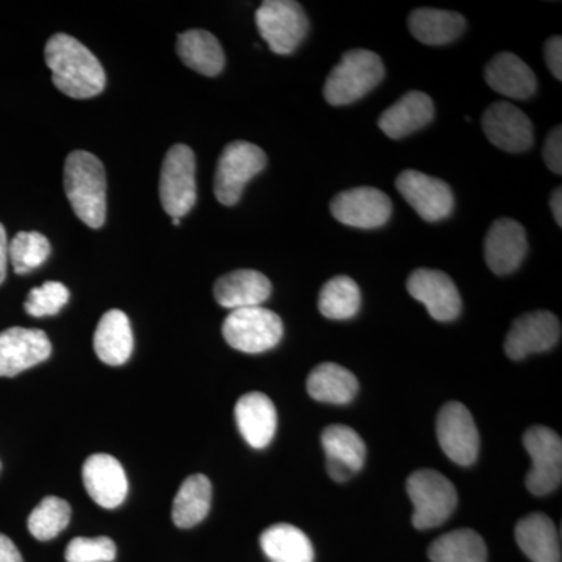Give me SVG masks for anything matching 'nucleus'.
Instances as JSON below:
<instances>
[{
    "label": "nucleus",
    "instance_id": "f257e3e1",
    "mask_svg": "<svg viewBox=\"0 0 562 562\" xmlns=\"http://www.w3.org/2000/svg\"><path fill=\"white\" fill-rule=\"evenodd\" d=\"M55 87L72 99H91L105 90L106 76L101 61L80 41L57 33L44 49Z\"/></svg>",
    "mask_w": 562,
    "mask_h": 562
},
{
    "label": "nucleus",
    "instance_id": "f03ea898",
    "mask_svg": "<svg viewBox=\"0 0 562 562\" xmlns=\"http://www.w3.org/2000/svg\"><path fill=\"white\" fill-rule=\"evenodd\" d=\"M65 191L74 213L88 227L101 228L106 217V180L101 160L76 150L65 162Z\"/></svg>",
    "mask_w": 562,
    "mask_h": 562
},
{
    "label": "nucleus",
    "instance_id": "7ed1b4c3",
    "mask_svg": "<svg viewBox=\"0 0 562 562\" xmlns=\"http://www.w3.org/2000/svg\"><path fill=\"white\" fill-rule=\"evenodd\" d=\"M384 77L382 58L375 52L355 49L344 54L325 81V101L335 106L350 105L379 87Z\"/></svg>",
    "mask_w": 562,
    "mask_h": 562
},
{
    "label": "nucleus",
    "instance_id": "20e7f679",
    "mask_svg": "<svg viewBox=\"0 0 562 562\" xmlns=\"http://www.w3.org/2000/svg\"><path fill=\"white\" fill-rule=\"evenodd\" d=\"M406 491L413 502V525L417 530L439 527L457 509L458 494L453 483L432 469L413 472L406 482Z\"/></svg>",
    "mask_w": 562,
    "mask_h": 562
},
{
    "label": "nucleus",
    "instance_id": "39448f33",
    "mask_svg": "<svg viewBox=\"0 0 562 562\" xmlns=\"http://www.w3.org/2000/svg\"><path fill=\"white\" fill-rule=\"evenodd\" d=\"M283 331L279 314L262 306L235 310L225 317L222 325V335L228 346L251 355L279 346Z\"/></svg>",
    "mask_w": 562,
    "mask_h": 562
},
{
    "label": "nucleus",
    "instance_id": "423d86ee",
    "mask_svg": "<svg viewBox=\"0 0 562 562\" xmlns=\"http://www.w3.org/2000/svg\"><path fill=\"white\" fill-rule=\"evenodd\" d=\"M268 165L265 151L247 140H235L222 151L214 176V195L225 206L241 199L244 188Z\"/></svg>",
    "mask_w": 562,
    "mask_h": 562
},
{
    "label": "nucleus",
    "instance_id": "0eeeda50",
    "mask_svg": "<svg viewBox=\"0 0 562 562\" xmlns=\"http://www.w3.org/2000/svg\"><path fill=\"white\" fill-rule=\"evenodd\" d=\"M258 31L273 54L290 55L308 33V18L294 0H266L255 13Z\"/></svg>",
    "mask_w": 562,
    "mask_h": 562
},
{
    "label": "nucleus",
    "instance_id": "6e6552de",
    "mask_svg": "<svg viewBox=\"0 0 562 562\" xmlns=\"http://www.w3.org/2000/svg\"><path fill=\"white\" fill-rule=\"evenodd\" d=\"M162 210L169 216L183 217L198 201L195 187V157L191 147L176 144L162 161L160 177Z\"/></svg>",
    "mask_w": 562,
    "mask_h": 562
},
{
    "label": "nucleus",
    "instance_id": "1a4fd4ad",
    "mask_svg": "<svg viewBox=\"0 0 562 562\" xmlns=\"http://www.w3.org/2000/svg\"><path fill=\"white\" fill-rule=\"evenodd\" d=\"M524 447L531 458L527 490L535 495H547L558 490L562 480L561 436L547 427H531L524 435Z\"/></svg>",
    "mask_w": 562,
    "mask_h": 562
},
{
    "label": "nucleus",
    "instance_id": "9d476101",
    "mask_svg": "<svg viewBox=\"0 0 562 562\" xmlns=\"http://www.w3.org/2000/svg\"><path fill=\"white\" fill-rule=\"evenodd\" d=\"M439 446L457 464L472 465L479 458L480 435L471 412L460 402L442 406L436 420Z\"/></svg>",
    "mask_w": 562,
    "mask_h": 562
},
{
    "label": "nucleus",
    "instance_id": "9b49d317",
    "mask_svg": "<svg viewBox=\"0 0 562 562\" xmlns=\"http://www.w3.org/2000/svg\"><path fill=\"white\" fill-rule=\"evenodd\" d=\"M395 187L424 221L439 222L452 214L454 198L446 181L408 169L397 177Z\"/></svg>",
    "mask_w": 562,
    "mask_h": 562
},
{
    "label": "nucleus",
    "instance_id": "f8f14e48",
    "mask_svg": "<svg viewBox=\"0 0 562 562\" xmlns=\"http://www.w3.org/2000/svg\"><path fill=\"white\" fill-rule=\"evenodd\" d=\"M335 220L349 227L380 228L391 220V199L376 188L361 187L339 192L331 201Z\"/></svg>",
    "mask_w": 562,
    "mask_h": 562
},
{
    "label": "nucleus",
    "instance_id": "ddd939ff",
    "mask_svg": "<svg viewBox=\"0 0 562 562\" xmlns=\"http://www.w3.org/2000/svg\"><path fill=\"white\" fill-rule=\"evenodd\" d=\"M561 339L560 319L550 312H532L514 321L505 341V353L514 361L553 349Z\"/></svg>",
    "mask_w": 562,
    "mask_h": 562
},
{
    "label": "nucleus",
    "instance_id": "4468645a",
    "mask_svg": "<svg viewBox=\"0 0 562 562\" xmlns=\"http://www.w3.org/2000/svg\"><path fill=\"white\" fill-rule=\"evenodd\" d=\"M406 288L413 299L424 303L432 319L452 322L460 316V291L447 273L436 269H416L406 281Z\"/></svg>",
    "mask_w": 562,
    "mask_h": 562
},
{
    "label": "nucleus",
    "instance_id": "2eb2a0df",
    "mask_svg": "<svg viewBox=\"0 0 562 562\" xmlns=\"http://www.w3.org/2000/svg\"><path fill=\"white\" fill-rule=\"evenodd\" d=\"M52 344L43 330L14 327L0 333V376H14L46 361Z\"/></svg>",
    "mask_w": 562,
    "mask_h": 562
},
{
    "label": "nucleus",
    "instance_id": "dca6fc26",
    "mask_svg": "<svg viewBox=\"0 0 562 562\" xmlns=\"http://www.w3.org/2000/svg\"><path fill=\"white\" fill-rule=\"evenodd\" d=\"M483 131L498 149L520 154L532 146V124L522 110L508 102L492 103L483 114Z\"/></svg>",
    "mask_w": 562,
    "mask_h": 562
},
{
    "label": "nucleus",
    "instance_id": "f3484780",
    "mask_svg": "<svg viewBox=\"0 0 562 562\" xmlns=\"http://www.w3.org/2000/svg\"><path fill=\"white\" fill-rule=\"evenodd\" d=\"M527 251V232L519 222L502 217L491 225L484 241V257L492 272L508 276L517 271Z\"/></svg>",
    "mask_w": 562,
    "mask_h": 562
},
{
    "label": "nucleus",
    "instance_id": "a211bd4d",
    "mask_svg": "<svg viewBox=\"0 0 562 562\" xmlns=\"http://www.w3.org/2000/svg\"><path fill=\"white\" fill-rule=\"evenodd\" d=\"M83 484L92 501L105 509H114L125 502L128 480L116 458L106 453L91 454L83 464Z\"/></svg>",
    "mask_w": 562,
    "mask_h": 562
},
{
    "label": "nucleus",
    "instance_id": "6ab92c4d",
    "mask_svg": "<svg viewBox=\"0 0 562 562\" xmlns=\"http://www.w3.org/2000/svg\"><path fill=\"white\" fill-rule=\"evenodd\" d=\"M272 284L265 273L239 269L225 273L214 284V299L222 308L241 310L261 306L271 297Z\"/></svg>",
    "mask_w": 562,
    "mask_h": 562
},
{
    "label": "nucleus",
    "instance_id": "aec40b11",
    "mask_svg": "<svg viewBox=\"0 0 562 562\" xmlns=\"http://www.w3.org/2000/svg\"><path fill=\"white\" fill-rule=\"evenodd\" d=\"M236 424L243 438L254 449H265L277 431V409L268 395L249 392L235 406Z\"/></svg>",
    "mask_w": 562,
    "mask_h": 562
},
{
    "label": "nucleus",
    "instance_id": "412c9836",
    "mask_svg": "<svg viewBox=\"0 0 562 562\" xmlns=\"http://www.w3.org/2000/svg\"><path fill=\"white\" fill-rule=\"evenodd\" d=\"M484 77L492 90L506 98L525 101L538 90V79L530 66L512 52L495 55L486 66Z\"/></svg>",
    "mask_w": 562,
    "mask_h": 562
},
{
    "label": "nucleus",
    "instance_id": "4be33fe9",
    "mask_svg": "<svg viewBox=\"0 0 562 562\" xmlns=\"http://www.w3.org/2000/svg\"><path fill=\"white\" fill-rule=\"evenodd\" d=\"M432 117L435 105L430 95L422 91H409L384 111L379 127L390 138L401 139L430 124Z\"/></svg>",
    "mask_w": 562,
    "mask_h": 562
},
{
    "label": "nucleus",
    "instance_id": "5701e85b",
    "mask_svg": "<svg viewBox=\"0 0 562 562\" xmlns=\"http://www.w3.org/2000/svg\"><path fill=\"white\" fill-rule=\"evenodd\" d=\"M516 541L532 562H561L560 535L546 514L535 513L520 519L516 525Z\"/></svg>",
    "mask_w": 562,
    "mask_h": 562
},
{
    "label": "nucleus",
    "instance_id": "b1692460",
    "mask_svg": "<svg viewBox=\"0 0 562 562\" xmlns=\"http://www.w3.org/2000/svg\"><path fill=\"white\" fill-rule=\"evenodd\" d=\"M94 350L99 360L109 366H122L131 360L133 333L127 314L121 310L103 314L94 333Z\"/></svg>",
    "mask_w": 562,
    "mask_h": 562
},
{
    "label": "nucleus",
    "instance_id": "393cba45",
    "mask_svg": "<svg viewBox=\"0 0 562 562\" xmlns=\"http://www.w3.org/2000/svg\"><path fill=\"white\" fill-rule=\"evenodd\" d=\"M177 54L188 68L202 76H220L225 66V54L220 41L201 29L179 35Z\"/></svg>",
    "mask_w": 562,
    "mask_h": 562
},
{
    "label": "nucleus",
    "instance_id": "a878e982",
    "mask_svg": "<svg viewBox=\"0 0 562 562\" xmlns=\"http://www.w3.org/2000/svg\"><path fill=\"white\" fill-rule=\"evenodd\" d=\"M306 391L314 401L347 405L357 397L358 380L349 369L335 362H324L310 373Z\"/></svg>",
    "mask_w": 562,
    "mask_h": 562
},
{
    "label": "nucleus",
    "instance_id": "bb28decb",
    "mask_svg": "<svg viewBox=\"0 0 562 562\" xmlns=\"http://www.w3.org/2000/svg\"><path fill=\"white\" fill-rule=\"evenodd\" d=\"M409 32L427 46H443L460 38L465 31V20L454 11L419 9L408 18Z\"/></svg>",
    "mask_w": 562,
    "mask_h": 562
},
{
    "label": "nucleus",
    "instance_id": "cd10ccee",
    "mask_svg": "<svg viewBox=\"0 0 562 562\" xmlns=\"http://www.w3.org/2000/svg\"><path fill=\"white\" fill-rule=\"evenodd\" d=\"M261 549L272 562H314L308 536L290 524H277L262 531Z\"/></svg>",
    "mask_w": 562,
    "mask_h": 562
},
{
    "label": "nucleus",
    "instance_id": "c85d7f7f",
    "mask_svg": "<svg viewBox=\"0 0 562 562\" xmlns=\"http://www.w3.org/2000/svg\"><path fill=\"white\" fill-rule=\"evenodd\" d=\"M213 487L202 473L188 476L181 483L172 506V520L179 528H192L209 516Z\"/></svg>",
    "mask_w": 562,
    "mask_h": 562
},
{
    "label": "nucleus",
    "instance_id": "c756f323",
    "mask_svg": "<svg viewBox=\"0 0 562 562\" xmlns=\"http://www.w3.org/2000/svg\"><path fill=\"white\" fill-rule=\"evenodd\" d=\"M428 557L431 562H486L487 549L479 532L464 528L436 539Z\"/></svg>",
    "mask_w": 562,
    "mask_h": 562
},
{
    "label": "nucleus",
    "instance_id": "7c9ffc66",
    "mask_svg": "<svg viewBox=\"0 0 562 562\" xmlns=\"http://www.w3.org/2000/svg\"><path fill=\"white\" fill-rule=\"evenodd\" d=\"M327 461L346 465L351 472H360L364 465L368 449L357 431L346 425H331L321 436Z\"/></svg>",
    "mask_w": 562,
    "mask_h": 562
},
{
    "label": "nucleus",
    "instance_id": "2f4dec72",
    "mask_svg": "<svg viewBox=\"0 0 562 562\" xmlns=\"http://www.w3.org/2000/svg\"><path fill=\"white\" fill-rule=\"evenodd\" d=\"M319 312L331 321H347L357 316L361 306V291L350 277L328 280L319 294Z\"/></svg>",
    "mask_w": 562,
    "mask_h": 562
},
{
    "label": "nucleus",
    "instance_id": "473e14b6",
    "mask_svg": "<svg viewBox=\"0 0 562 562\" xmlns=\"http://www.w3.org/2000/svg\"><path fill=\"white\" fill-rule=\"evenodd\" d=\"M70 520V505L57 495L43 498L29 516L27 527L33 538L50 541L57 538Z\"/></svg>",
    "mask_w": 562,
    "mask_h": 562
},
{
    "label": "nucleus",
    "instance_id": "72a5a7b5",
    "mask_svg": "<svg viewBox=\"0 0 562 562\" xmlns=\"http://www.w3.org/2000/svg\"><path fill=\"white\" fill-rule=\"evenodd\" d=\"M50 243L46 236L36 232H21L9 244V260L14 272L24 276L35 271L49 258Z\"/></svg>",
    "mask_w": 562,
    "mask_h": 562
},
{
    "label": "nucleus",
    "instance_id": "f704fd0d",
    "mask_svg": "<svg viewBox=\"0 0 562 562\" xmlns=\"http://www.w3.org/2000/svg\"><path fill=\"white\" fill-rule=\"evenodd\" d=\"M69 295L68 288L60 281H46L29 292L24 308L32 317L55 316L69 302Z\"/></svg>",
    "mask_w": 562,
    "mask_h": 562
},
{
    "label": "nucleus",
    "instance_id": "c9c22d12",
    "mask_svg": "<svg viewBox=\"0 0 562 562\" xmlns=\"http://www.w3.org/2000/svg\"><path fill=\"white\" fill-rule=\"evenodd\" d=\"M116 543L113 539L76 538L66 547V562H111L116 558Z\"/></svg>",
    "mask_w": 562,
    "mask_h": 562
},
{
    "label": "nucleus",
    "instance_id": "e433bc0d",
    "mask_svg": "<svg viewBox=\"0 0 562 562\" xmlns=\"http://www.w3.org/2000/svg\"><path fill=\"white\" fill-rule=\"evenodd\" d=\"M543 161L549 166L550 171L561 176L562 173V128L558 125L547 136L546 144H543Z\"/></svg>",
    "mask_w": 562,
    "mask_h": 562
},
{
    "label": "nucleus",
    "instance_id": "4c0bfd02",
    "mask_svg": "<svg viewBox=\"0 0 562 562\" xmlns=\"http://www.w3.org/2000/svg\"><path fill=\"white\" fill-rule=\"evenodd\" d=\"M547 65L554 79L562 80V38L553 36L543 46Z\"/></svg>",
    "mask_w": 562,
    "mask_h": 562
},
{
    "label": "nucleus",
    "instance_id": "58836bf2",
    "mask_svg": "<svg viewBox=\"0 0 562 562\" xmlns=\"http://www.w3.org/2000/svg\"><path fill=\"white\" fill-rule=\"evenodd\" d=\"M0 562H24L18 547L9 536L2 535V532H0Z\"/></svg>",
    "mask_w": 562,
    "mask_h": 562
},
{
    "label": "nucleus",
    "instance_id": "ea45409f",
    "mask_svg": "<svg viewBox=\"0 0 562 562\" xmlns=\"http://www.w3.org/2000/svg\"><path fill=\"white\" fill-rule=\"evenodd\" d=\"M7 262H9V241H7L5 228L0 224V284L5 280Z\"/></svg>",
    "mask_w": 562,
    "mask_h": 562
},
{
    "label": "nucleus",
    "instance_id": "a19ab883",
    "mask_svg": "<svg viewBox=\"0 0 562 562\" xmlns=\"http://www.w3.org/2000/svg\"><path fill=\"white\" fill-rule=\"evenodd\" d=\"M550 209H552L554 221L557 224L562 225V190L557 188L553 191L552 199H550Z\"/></svg>",
    "mask_w": 562,
    "mask_h": 562
},
{
    "label": "nucleus",
    "instance_id": "79ce46f5",
    "mask_svg": "<svg viewBox=\"0 0 562 562\" xmlns=\"http://www.w3.org/2000/svg\"><path fill=\"white\" fill-rule=\"evenodd\" d=\"M172 224H173V225H176V227H177V225H180V224H181V221H180V220H177V217H173V220H172Z\"/></svg>",
    "mask_w": 562,
    "mask_h": 562
}]
</instances>
